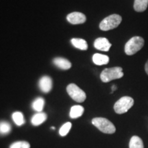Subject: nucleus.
<instances>
[{"mask_svg":"<svg viewBox=\"0 0 148 148\" xmlns=\"http://www.w3.org/2000/svg\"><path fill=\"white\" fill-rule=\"evenodd\" d=\"M123 76V69L119 66H115L103 70L101 73L100 78L103 82H109L113 79L121 78Z\"/></svg>","mask_w":148,"mask_h":148,"instance_id":"obj_3","label":"nucleus"},{"mask_svg":"<svg viewBox=\"0 0 148 148\" xmlns=\"http://www.w3.org/2000/svg\"><path fill=\"white\" fill-rule=\"evenodd\" d=\"M40 89L43 92H49L52 88V80L49 76H43L38 82Z\"/></svg>","mask_w":148,"mask_h":148,"instance_id":"obj_9","label":"nucleus"},{"mask_svg":"<svg viewBox=\"0 0 148 148\" xmlns=\"http://www.w3.org/2000/svg\"><path fill=\"white\" fill-rule=\"evenodd\" d=\"M112 91H111V92L110 93H112V92H113L114 90H116V86H115V85H112Z\"/></svg>","mask_w":148,"mask_h":148,"instance_id":"obj_23","label":"nucleus"},{"mask_svg":"<svg viewBox=\"0 0 148 148\" xmlns=\"http://www.w3.org/2000/svg\"><path fill=\"white\" fill-rule=\"evenodd\" d=\"M66 91L74 101L78 103H82L84 101L86 98V95L84 90H82L75 84H70L68 85L66 87Z\"/></svg>","mask_w":148,"mask_h":148,"instance_id":"obj_6","label":"nucleus"},{"mask_svg":"<svg viewBox=\"0 0 148 148\" xmlns=\"http://www.w3.org/2000/svg\"><path fill=\"white\" fill-rule=\"evenodd\" d=\"M134 99L129 96L122 97L114 105V110L116 113L121 114L125 113L134 105Z\"/></svg>","mask_w":148,"mask_h":148,"instance_id":"obj_5","label":"nucleus"},{"mask_svg":"<svg viewBox=\"0 0 148 148\" xmlns=\"http://www.w3.org/2000/svg\"><path fill=\"white\" fill-rule=\"evenodd\" d=\"M71 127V123L70 122H66L64 125H62V127L60 128L59 130V134L61 136H64L68 134L69 132L70 129Z\"/></svg>","mask_w":148,"mask_h":148,"instance_id":"obj_20","label":"nucleus"},{"mask_svg":"<svg viewBox=\"0 0 148 148\" xmlns=\"http://www.w3.org/2000/svg\"><path fill=\"white\" fill-rule=\"evenodd\" d=\"M53 64L58 67L64 70H67L71 68V63L69 60L63 58H56L53 60Z\"/></svg>","mask_w":148,"mask_h":148,"instance_id":"obj_12","label":"nucleus"},{"mask_svg":"<svg viewBox=\"0 0 148 148\" xmlns=\"http://www.w3.org/2000/svg\"><path fill=\"white\" fill-rule=\"evenodd\" d=\"M10 148H30V145L27 141H16L11 144Z\"/></svg>","mask_w":148,"mask_h":148,"instance_id":"obj_21","label":"nucleus"},{"mask_svg":"<svg viewBox=\"0 0 148 148\" xmlns=\"http://www.w3.org/2000/svg\"><path fill=\"white\" fill-rule=\"evenodd\" d=\"M71 42L74 47L81 50H86L88 49L87 42L82 38H72Z\"/></svg>","mask_w":148,"mask_h":148,"instance_id":"obj_14","label":"nucleus"},{"mask_svg":"<svg viewBox=\"0 0 148 148\" xmlns=\"http://www.w3.org/2000/svg\"><path fill=\"white\" fill-rule=\"evenodd\" d=\"M147 6L148 0H134V9L136 12H143L147 9Z\"/></svg>","mask_w":148,"mask_h":148,"instance_id":"obj_15","label":"nucleus"},{"mask_svg":"<svg viewBox=\"0 0 148 148\" xmlns=\"http://www.w3.org/2000/svg\"><path fill=\"white\" fill-rule=\"evenodd\" d=\"M11 126L10 124L6 121L0 122V134H7L10 132Z\"/></svg>","mask_w":148,"mask_h":148,"instance_id":"obj_19","label":"nucleus"},{"mask_svg":"<svg viewBox=\"0 0 148 148\" xmlns=\"http://www.w3.org/2000/svg\"><path fill=\"white\" fill-rule=\"evenodd\" d=\"M47 114L45 112H38L32 116V119H31V123L34 126H38L40 124H42L43 122H45L47 119Z\"/></svg>","mask_w":148,"mask_h":148,"instance_id":"obj_10","label":"nucleus"},{"mask_svg":"<svg viewBox=\"0 0 148 148\" xmlns=\"http://www.w3.org/2000/svg\"><path fill=\"white\" fill-rule=\"evenodd\" d=\"M66 19L70 23L73 24V25H77V24L84 23L86 20V16L81 12H74L70 13L66 16Z\"/></svg>","mask_w":148,"mask_h":148,"instance_id":"obj_7","label":"nucleus"},{"mask_svg":"<svg viewBox=\"0 0 148 148\" xmlns=\"http://www.w3.org/2000/svg\"><path fill=\"white\" fill-rule=\"evenodd\" d=\"M92 123L101 132L105 134H113L116 131V127L113 123L106 118H94L92 120Z\"/></svg>","mask_w":148,"mask_h":148,"instance_id":"obj_1","label":"nucleus"},{"mask_svg":"<svg viewBox=\"0 0 148 148\" xmlns=\"http://www.w3.org/2000/svg\"><path fill=\"white\" fill-rule=\"evenodd\" d=\"M44 104H45V100H44L43 98L38 97L33 101L32 107L35 111L38 112H42V109H43Z\"/></svg>","mask_w":148,"mask_h":148,"instance_id":"obj_17","label":"nucleus"},{"mask_svg":"<svg viewBox=\"0 0 148 148\" xmlns=\"http://www.w3.org/2000/svg\"><path fill=\"white\" fill-rule=\"evenodd\" d=\"M144 39L140 36H133L125 45V52L127 55H134L142 49L144 45Z\"/></svg>","mask_w":148,"mask_h":148,"instance_id":"obj_2","label":"nucleus"},{"mask_svg":"<svg viewBox=\"0 0 148 148\" xmlns=\"http://www.w3.org/2000/svg\"><path fill=\"white\" fill-rule=\"evenodd\" d=\"M109 57L106 55L101 53H95L92 56V62L96 65H104L109 62Z\"/></svg>","mask_w":148,"mask_h":148,"instance_id":"obj_11","label":"nucleus"},{"mask_svg":"<svg viewBox=\"0 0 148 148\" xmlns=\"http://www.w3.org/2000/svg\"><path fill=\"white\" fill-rule=\"evenodd\" d=\"M111 43L106 38H98L94 42V47L98 50L103 51H108L111 47Z\"/></svg>","mask_w":148,"mask_h":148,"instance_id":"obj_8","label":"nucleus"},{"mask_svg":"<svg viewBox=\"0 0 148 148\" xmlns=\"http://www.w3.org/2000/svg\"><path fill=\"white\" fill-rule=\"evenodd\" d=\"M145 70L146 73H147V75H148V60H147V62H146V63H145Z\"/></svg>","mask_w":148,"mask_h":148,"instance_id":"obj_22","label":"nucleus"},{"mask_svg":"<svg viewBox=\"0 0 148 148\" xmlns=\"http://www.w3.org/2000/svg\"><path fill=\"white\" fill-rule=\"evenodd\" d=\"M51 129H53V130H54V129H55V127H51Z\"/></svg>","mask_w":148,"mask_h":148,"instance_id":"obj_24","label":"nucleus"},{"mask_svg":"<svg viewBox=\"0 0 148 148\" xmlns=\"http://www.w3.org/2000/svg\"><path fill=\"white\" fill-rule=\"evenodd\" d=\"M84 107L79 105H75L71 107L70 110L69 116L71 119H77V118L81 116L84 113Z\"/></svg>","mask_w":148,"mask_h":148,"instance_id":"obj_13","label":"nucleus"},{"mask_svg":"<svg viewBox=\"0 0 148 148\" xmlns=\"http://www.w3.org/2000/svg\"><path fill=\"white\" fill-rule=\"evenodd\" d=\"M130 148H144L143 142L139 136H133L129 143Z\"/></svg>","mask_w":148,"mask_h":148,"instance_id":"obj_16","label":"nucleus"},{"mask_svg":"<svg viewBox=\"0 0 148 148\" xmlns=\"http://www.w3.org/2000/svg\"><path fill=\"white\" fill-rule=\"evenodd\" d=\"M122 21L121 16L113 14L103 18L99 24V28L102 31H108L117 27Z\"/></svg>","mask_w":148,"mask_h":148,"instance_id":"obj_4","label":"nucleus"},{"mask_svg":"<svg viewBox=\"0 0 148 148\" xmlns=\"http://www.w3.org/2000/svg\"><path fill=\"white\" fill-rule=\"evenodd\" d=\"M12 119L15 124L18 126H21L25 123V119H24L23 114L21 112H14L12 114Z\"/></svg>","mask_w":148,"mask_h":148,"instance_id":"obj_18","label":"nucleus"}]
</instances>
